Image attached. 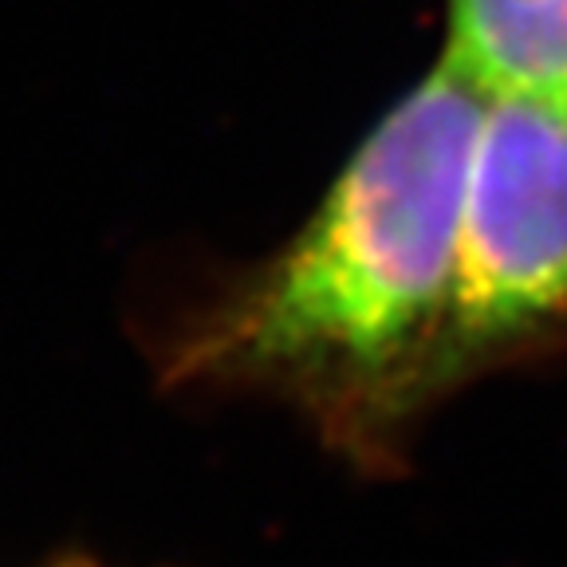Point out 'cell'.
I'll list each match as a JSON object with an SVG mask.
<instances>
[{"label": "cell", "mask_w": 567, "mask_h": 567, "mask_svg": "<svg viewBox=\"0 0 567 567\" xmlns=\"http://www.w3.org/2000/svg\"><path fill=\"white\" fill-rule=\"evenodd\" d=\"M488 95L450 60L363 138L300 233L177 347L169 374L300 410L363 473L402 470L445 390L470 162Z\"/></svg>", "instance_id": "6da1fadb"}, {"label": "cell", "mask_w": 567, "mask_h": 567, "mask_svg": "<svg viewBox=\"0 0 567 567\" xmlns=\"http://www.w3.org/2000/svg\"><path fill=\"white\" fill-rule=\"evenodd\" d=\"M567 359V103L488 95L457 229L445 390Z\"/></svg>", "instance_id": "7a4b0ae2"}, {"label": "cell", "mask_w": 567, "mask_h": 567, "mask_svg": "<svg viewBox=\"0 0 567 567\" xmlns=\"http://www.w3.org/2000/svg\"><path fill=\"white\" fill-rule=\"evenodd\" d=\"M442 60L485 95L567 103V0H450Z\"/></svg>", "instance_id": "3957f363"}]
</instances>
